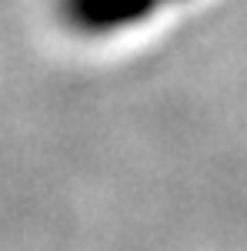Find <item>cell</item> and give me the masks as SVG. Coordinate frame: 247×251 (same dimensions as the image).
Here are the masks:
<instances>
[{
	"mask_svg": "<svg viewBox=\"0 0 247 251\" xmlns=\"http://www.w3.org/2000/svg\"><path fill=\"white\" fill-rule=\"evenodd\" d=\"M167 0H60L64 24L84 37H114L140 27Z\"/></svg>",
	"mask_w": 247,
	"mask_h": 251,
	"instance_id": "1",
	"label": "cell"
}]
</instances>
